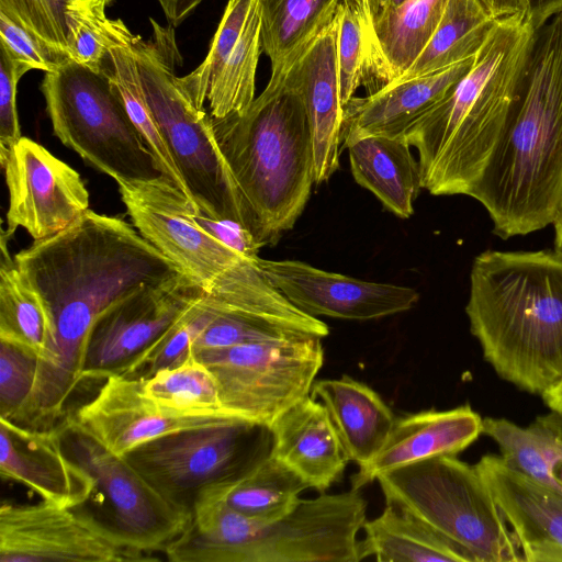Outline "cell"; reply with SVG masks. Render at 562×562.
Returning a JSON list of instances; mask_svg holds the SVG:
<instances>
[{"instance_id": "obj_1", "label": "cell", "mask_w": 562, "mask_h": 562, "mask_svg": "<svg viewBox=\"0 0 562 562\" xmlns=\"http://www.w3.org/2000/svg\"><path fill=\"white\" fill-rule=\"evenodd\" d=\"M13 259L42 301L56 338L50 359L38 364L23 423L52 428L82 382L85 348L97 318L144 288L186 274L133 225L92 210L59 233L34 240Z\"/></svg>"}, {"instance_id": "obj_2", "label": "cell", "mask_w": 562, "mask_h": 562, "mask_svg": "<svg viewBox=\"0 0 562 562\" xmlns=\"http://www.w3.org/2000/svg\"><path fill=\"white\" fill-rule=\"evenodd\" d=\"M562 188V13L535 31L501 137L470 196L503 239L552 224Z\"/></svg>"}, {"instance_id": "obj_3", "label": "cell", "mask_w": 562, "mask_h": 562, "mask_svg": "<svg viewBox=\"0 0 562 562\" xmlns=\"http://www.w3.org/2000/svg\"><path fill=\"white\" fill-rule=\"evenodd\" d=\"M465 313L499 378L538 395L562 378V254L481 252Z\"/></svg>"}, {"instance_id": "obj_4", "label": "cell", "mask_w": 562, "mask_h": 562, "mask_svg": "<svg viewBox=\"0 0 562 562\" xmlns=\"http://www.w3.org/2000/svg\"><path fill=\"white\" fill-rule=\"evenodd\" d=\"M533 34L525 13L499 19L469 71L405 134L430 194L470 196L505 126Z\"/></svg>"}, {"instance_id": "obj_5", "label": "cell", "mask_w": 562, "mask_h": 562, "mask_svg": "<svg viewBox=\"0 0 562 562\" xmlns=\"http://www.w3.org/2000/svg\"><path fill=\"white\" fill-rule=\"evenodd\" d=\"M211 121L246 229L262 247L276 244L301 216L315 183L313 140L300 97L269 81L246 112Z\"/></svg>"}, {"instance_id": "obj_6", "label": "cell", "mask_w": 562, "mask_h": 562, "mask_svg": "<svg viewBox=\"0 0 562 562\" xmlns=\"http://www.w3.org/2000/svg\"><path fill=\"white\" fill-rule=\"evenodd\" d=\"M150 22V38L133 34L131 46L145 99L188 198L200 213L236 222L246 229L240 196L216 143L210 114L194 104L176 75L181 57L175 31L153 19Z\"/></svg>"}, {"instance_id": "obj_7", "label": "cell", "mask_w": 562, "mask_h": 562, "mask_svg": "<svg viewBox=\"0 0 562 562\" xmlns=\"http://www.w3.org/2000/svg\"><path fill=\"white\" fill-rule=\"evenodd\" d=\"M385 504L423 521L472 562H520L521 552L475 465L441 456L380 474Z\"/></svg>"}, {"instance_id": "obj_8", "label": "cell", "mask_w": 562, "mask_h": 562, "mask_svg": "<svg viewBox=\"0 0 562 562\" xmlns=\"http://www.w3.org/2000/svg\"><path fill=\"white\" fill-rule=\"evenodd\" d=\"M54 134L117 184L166 178L109 78L74 60L41 86Z\"/></svg>"}, {"instance_id": "obj_9", "label": "cell", "mask_w": 562, "mask_h": 562, "mask_svg": "<svg viewBox=\"0 0 562 562\" xmlns=\"http://www.w3.org/2000/svg\"><path fill=\"white\" fill-rule=\"evenodd\" d=\"M271 447L269 427L231 418L154 438L123 457L161 496L191 514L201 491L243 479Z\"/></svg>"}, {"instance_id": "obj_10", "label": "cell", "mask_w": 562, "mask_h": 562, "mask_svg": "<svg viewBox=\"0 0 562 562\" xmlns=\"http://www.w3.org/2000/svg\"><path fill=\"white\" fill-rule=\"evenodd\" d=\"M194 355L213 373L225 412L269 428L311 395L324 363L318 337L243 344Z\"/></svg>"}, {"instance_id": "obj_11", "label": "cell", "mask_w": 562, "mask_h": 562, "mask_svg": "<svg viewBox=\"0 0 562 562\" xmlns=\"http://www.w3.org/2000/svg\"><path fill=\"white\" fill-rule=\"evenodd\" d=\"M351 488L300 499L291 513L273 521L239 515L229 562H359L358 535L367 521V501Z\"/></svg>"}, {"instance_id": "obj_12", "label": "cell", "mask_w": 562, "mask_h": 562, "mask_svg": "<svg viewBox=\"0 0 562 562\" xmlns=\"http://www.w3.org/2000/svg\"><path fill=\"white\" fill-rule=\"evenodd\" d=\"M205 301L216 314L195 339L193 352L251 342L323 339L329 334L324 322L297 308L276 289L255 261L244 260L224 271Z\"/></svg>"}, {"instance_id": "obj_13", "label": "cell", "mask_w": 562, "mask_h": 562, "mask_svg": "<svg viewBox=\"0 0 562 562\" xmlns=\"http://www.w3.org/2000/svg\"><path fill=\"white\" fill-rule=\"evenodd\" d=\"M155 560L89 513L44 501L0 506V562Z\"/></svg>"}, {"instance_id": "obj_14", "label": "cell", "mask_w": 562, "mask_h": 562, "mask_svg": "<svg viewBox=\"0 0 562 562\" xmlns=\"http://www.w3.org/2000/svg\"><path fill=\"white\" fill-rule=\"evenodd\" d=\"M58 425L67 454L94 479L106 496L113 528L145 552H164L188 527L191 514L168 502L124 457L108 450L67 417Z\"/></svg>"}, {"instance_id": "obj_15", "label": "cell", "mask_w": 562, "mask_h": 562, "mask_svg": "<svg viewBox=\"0 0 562 562\" xmlns=\"http://www.w3.org/2000/svg\"><path fill=\"white\" fill-rule=\"evenodd\" d=\"M117 186L132 225L203 292L246 258L198 223V209L167 178Z\"/></svg>"}, {"instance_id": "obj_16", "label": "cell", "mask_w": 562, "mask_h": 562, "mask_svg": "<svg viewBox=\"0 0 562 562\" xmlns=\"http://www.w3.org/2000/svg\"><path fill=\"white\" fill-rule=\"evenodd\" d=\"M203 294L188 277L144 288L105 310L83 353L81 381L121 373Z\"/></svg>"}, {"instance_id": "obj_17", "label": "cell", "mask_w": 562, "mask_h": 562, "mask_svg": "<svg viewBox=\"0 0 562 562\" xmlns=\"http://www.w3.org/2000/svg\"><path fill=\"white\" fill-rule=\"evenodd\" d=\"M1 166L9 190L8 237L22 227L34 240L47 238L90 210L80 175L31 138L22 136Z\"/></svg>"}, {"instance_id": "obj_18", "label": "cell", "mask_w": 562, "mask_h": 562, "mask_svg": "<svg viewBox=\"0 0 562 562\" xmlns=\"http://www.w3.org/2000/svg\"><path fill=\"white\" fill-rule=\"evenodd\" d=\"M272 285L304 313L349 321H369L411 310L416 290L328 272L299 260L256 259Z\"/></svg>"}, {"instance_id": "obj_19", "label": "cell", "mask_w": 562, "mask_h": 562, "mask_svg": "<svg viewBox=\"0 0 562 562\" xmlns=\"http://www.w3.org/2000/svg\"><path fill=\"white\" fill-rule=\"evenodd\" d=\"M68 420L117 456L154 438L217 425L234 416H180L159 407L143 391L142 380L113 373Z\"/></svg>"}, {"instance_id": "obj_20", "label": "cell", "mask_w": 562, "mask_h": 562, "mask_svg": "<svg viewBox=\"0 0 562 562\" xmlns=\"http://www.w3.org/2000/svg\"><path fill=\"white\" fill-rule=\"evenodd\" d=\"M269 81L282 82L300 97L313 140L315 183L328 180L339 168L342 150L336 15L284 75Z\"/></svg>"}, {"instance_id": "obj_21", "label": "cell", "mask_w": 562, "mask_h": 562, "mask_svg": "<svg viewBox=\"0 0 562 562\" xmlns=\"http://www.w3.org/2000/svg\"><path fill=\"white\" fill-rule=\"evenodd\" d=\"M0 474L24 484L42 501L81 506L94 492V479L65 451L59 425L36 429L0 417Z\"/></svg>"}, {"instance_id": "obj_22", "label": "cell", "mask_w": 562, "mask_h": 562, "mask_svg": "<svg viewBox=\"0 0 562 562\" xmlns=\"http://www.w3.org/2000/svg\"><path fill=\"white\" fill-rule=\"evenodd\" d=\"M525 562H562V496L510 468L501 456L475 464Z\"/></svg>"}, {"instance_id": "obj_23", "label": "cell", "mask_w": 562, "mask_h": 562, "mask_svg": "<svg viewBox=\"0 0 562 562\" xmlns=\"http://www.w3.org/2000/svg\"><path fill=\"white\" fill-rule=\"evenodd\" d=\"M483 434V418L470 405L425 409L396 417L375 456L359 465L351 488L360 490L390 470L441 457L456 456Z\"/></svg>"}, {"instance_id": "obj_24", "label": "cell", "mask_w": 562, "mask_h": 562, "mask_svg": "<svg viewBox=\"0 0 562 562\" xmlns=\"http://www.w3.org/2000/svg\"><path fill=\"white\" fill-rule=\"evenodd\" d=\"M474 56L417 78L394 82L344 105L342 149L366 136L405 137L471 68Z\"/></svg>"}, {"instance_id": "obj_25", "label": "cell", "mask_w": 562, "mask_h": 562, "mask_svg": "<svg viewBox=\"0 0 562 562\" xmlns=\"http://www.w3.org/2000/svg\"><path fill=\"white\" fill-rule=\"evenodd\" d=\"M270 429V454L310 488L325 493L340 481L349 459L327 409L312 395L285 411Z\"/></svg>"}, {"instance_id": "obj_26", "label": "cell", "mask_w": 562, "mask_h": 562, "mask_svg": "<svg viewBox=\"0 0 562 562\" xmlns=\"http://www.w3.org/2000/svg\"><path fill=\"white\" fill-rule=\"evenodd\" d=\"M311 395L325 406L349 461L358 465L375 456L396 418L373 389L349 375L315 380Z\"/></svg>"}, {"instance_id": "obj_27", "label": "cell", "mask_w": 562, "mask_h": 562, "mask_svg": "<svg viewBox=\"0 0 562 562\" xmlns=\"http://www.w3.org/2000/svg\"><path fill=\"white\" fill-rule=\"evenodd\" d=\"M346 148L356 182L396 216L413 215L414 200L423 187L419 162L406 138L366 136L352 140Z\"/></svg>"}, {"instance_id": "obj_28", "label": "cell", "mask_w": 562, "mask_h": 562, "mask_svg": "<svg viewBox=\"0 0 562 562\" xmlns=\"http://www.w3.org/2000/svg\"><path fill=\"white\" fill-rule=\"evenodd\" d=\"M448 0H405L371 24L372 94L398 79L420 54Z\"/></svg>"}, {"instance_id": "obj_29", "label": "cell", "mask_w": 562, "mask_h": 562, "mask_svg": "<svg viewBox=\"0 0 562 562\" xmlns=\"http://www.w3.org/2000/svg\"><path fill=\"white\" fill-rule=\"evenodd\" d=\"M483 434L514 470L562 496V417L551 412L522 427L505 418H483Z\"/></svg>"}, {"instance_id": "obj_30", "label": "cell", "mask_w": 562, "mask_h": 562, "mask_svg": "<svg viewBox=\"0 0 562 562\" xmlns=\"http://www.w3.org/2000/svg\"><path fill=\"white\" fill-rule=\"evenodd\" d=\"M363 559L379 562H472L470 555L432 528L386 504L384 510L363 525Z\"/></svg>"}, {"instance_id": "obj_31", "label": "cell", "mask_w": 562, "mask_h": 562, "mask_svg": "<svg viewBox=\"0 0 562 562\" xmlns=\"http://www.w3.org/2000/svg\"><path fill=\"white\" fill-rule=\"evenodd\" d=\"M262 50L278 79L335 18L341 0H257Z\"/></svg>"}, {"instance_id": "obj_32", "label": "cell", "mask_w": 562, "mask_h": 562, "mask_svg": "<svg viewBox=\"0 0 562 562\" xmlns=\"http://www.w3.org/2000/svg\"><path fill=\"white\" fill-rule=\"evenodd\" d=\"M498 20L479 0H448L434 34L394 82L429 75L475 56Z\"/></svg>"}, {"instance_id": "obj_33", "label": "cell", "mask_w": 562, "mask_h": 562, "mask_svg": "<svg viewBox=\"0 0 562 562\" xmlns=\"http://www.w3.org/2000/svg\"><path fill=\"white\" fill-rule=\"evenodd\" d=\"M308 485L289 467L269 454L249 474L234 483L204 488L228 508L259 521H273L292 512ZM199 493V494H200Z\"/></svg>"}, {"instance_id": "obj_34", "label": "cell", "mask_w": 562, "mask_h": 562, "mask_svg": "<svg viewBox=\"0 0 562 562\" xmlns=\"http://www.w3.org/2000/svg\"><path fill=\"white\" fill-rule=\"evenodd\" d=\"M0 339L35 353L40 363L47 362L55 348L52 321L35 291L24 279L1 239Z\"/></svg>"}, {"instance_id": "obj_35", "label": "cell", "mask_w": 562, "mask_h": 562, "mask_svg": "<svg viewBox=\"0 0 562 562\" xmlns=\"http://www.w3.org/2000/svg\"><path fill=\"white\" fill-rule=\"evenodd\" d=\"M261 52L260 11L258 1L254 0L240 36L226 56L207 95V113L212 120L243 114L254 102Z\"/></svg>"}, {"instance_id": "obj_36", "label": "cell", "mask_w": 562, "mask_h": 562, "mask_svg": "<svg viewBox=\"0 0 562 562\" xmlns=\"http://www.w3.org/2000/svg\"><path fill=\"white\" fill-rule=\"evenodd\" d=\"M132 37L133 34L128 41L109 49L101 70L106 75L113 89L121 98L131 121L157 160L165 177L188 196L181 175L145 99L131 46Z\"/></svg>"}, {"instance_id": "obj_37", "label": "cell", "mask_w": 562, "mask_h": 562, "mask_svg": "<svg viewBox=\"0 0 562 562\" xmlns=\"http://www.w3.org/2000/svg\"><path fill=\"white\" fill-rule=\"evenodd\" d=\"M142 386L159 407L176 415L233 416L222 406L213 373L192 350L177 367L142 380Z\"/></svg>"}, {"instance_id": "obj_38", "label": "cell", "mask_w": 562, "mask_h": 562, "mask_svg": "<svg viewBox=\"0 0 562 562\" xmlns=\"http://www.w3.org/2000/svg\"><path fill=\"white\" fill-rule=\"evenodd\" d=\"M337 64L342 108L360 86L374 79L371 23L359 0H341L337 13Z\"/></svg>"}, {"instance_id": "obj_39", "label": "cell", "mask_w": 562, "mask_h": 562, "mask_svg": "<svg viewBox=\"0 0 562 562\" xmlns=\"http://www.w3.org/2000/svg\"><path fill=\"white\" fill-rule=\"evenodd\" d=\"M106 5L103 0H75L67 10V53L71 60L97 71L109 49L132 36L123 21L106 16Z\"/></svg>"}, {"instance_id": "obj_40", "label": "cell", "mask_w": 562, "mask_h": 562, "mask_svg": "<svg viewBox=\"0 0 562 562\" xmlns=\"http://www.w3.org/2000/svg\"><path fill=\"white\" fill-rule=\"evenodd\" d=\"M215 314L216 310L202 294L172 326L119 374L146 380L160 370L182 363L191 352L195 339Z\"/></svg>"}, {"instance_id": "obj_41", "label": "cell", "mask_w": 562, "mask_h": 562, "mask_svg": "<svg viewBox=\"0 0 562 562\" xmlns=\"http://www.w3.org/2000/svg\"><path fill=\"white\" fill-rule=\"evenodd\" d=\"M254 0H228L205 59L193 71L179 77V83L194 104L205 109L207 95L223 63L244 29Z\"/></svg>"}, {"instance_id": "obj_42", "label": "cell", "mask_w": 562, "mask_h": 562, "mask_svg": "<svg viewBox=\"0 0 562 562\" xmlns=\"http://www.w3.org/2000/svg\"><path fill=\"white\" fill-rule=\"evenodd\" d=\"M38 357L0 339V417L21 424L38 373Z\"/></svg>"}, {"instance_id": "obj_43", "label": "cell", "mask_w": 562, "mask_h": 562, "mask_svg": "<svg viewBox=\"0 0 562 562\" xmlns=\"http://www.w3.org/2000/svg\"><path fill=\"white\" fill-rule=\"evenodd\" d=\"M75 0H0V10L52 46L67 53V10ZM68 54V53H67Z\"/></svg>"}, {"instance_id": "obj_44", "label": "cell", "mask_w": 562, "mask_h": 562, "mask_svg": "<svg viewBox=\"0 0 562 562\" xmlns=\"http://www.w3.org/2000/svg\"><path fill=\"white\" fill-rule=\"evenodd\" d=\"M0 47L12 58L29 65L32 69L50 72L70 60L60 50L26 29L11 14L0 10Z\"/></svg>"}, {"instance_id": "obj_45", "label": "cell", "mask_w": 562, "mask_h": 562, "mask_svg": "<svg viewBox=\"0 0 562 562\" xmlns=\"http://www.w3.org/2000/svg\"><path fill=\"white\" fill-rule=\"evenodd\" d=\"M32 68L12 58L0 47V162L22 137L16 110V89L20 78Z\"/></svg>"}, {"instance_id": "obj_46", "label": "cell", "mask_w": 562, "mask_h": 562, "mask_svg": "<svg viewBox=\"0 0 562 562\" xmlns=\"http://www.w3.org/2000/svg\"><path fill=\"white\" fill-rule=\"evenodd\" d=\"M193 216L212 236L244 257L249 259L259 257L258 254L262 246L240 224L227 220H216L195 210Z\"/></svg>"}, {"instance_id": "obj_47", "label": "cell", "mask_w": 562, "mask_h": 562, "mask_svg": "<svg viewBox=\"0 0 562 562\" xmlns=\"http://www.w3.org/2000/svg\"><path fill=\"white\" fill-rule=\"evenodd\" d=\"M525 5L526 16L535 31L562 13V0H525Z\"/></svg>"}, {"instance_id": "obj_48", "label": "cell", "mask_w": 562, "mask_h": 562, "mask_svg": "<svg viewBox=\"0 0 562 562\" xmlns=\"http://www.w3.org/2000/svg\"><path fill=\"white\" fill-rule=\"evenodd\" d=\"M496 19H503L519 13L526 14L525 0H479Z\"/></svg>"}, {"instance_id": "obj_49", "label": "cell", "mask_w": 562, "mask_h": 562, "mask_svg": "<svg viewBox=\"0 0 562 562\" xmlns=\"http://www.w3.org/2000/svg\"><path fill=\"white\" fill-rule=\"evenodd\" d=\"M166 16L177 26L180 24L193 10V0H158Z\"/></svg>"}, {"instance_id": "obj_50", "label": "cell", "mask_w": 562, "mask_h": 562, "mask_svg": "<svg viewBox=\"0 0 562 562\" xmlns=\"http://www.w3.org/2000/svg\"><path fill=\"white\" fill-rule=\"evenodd\" d=\"M370 23H374L385 13L394 10L405 0H359Z\"/></svg>"}, {"instance_id": "obj_51", "label": "cell", "mask_w": 562, "mask_h": 562, "mask_svg": "<svg viewBox=\"0 0 562 562\" xmlns=\"http://www.w3.org/2000/svg\"><path fill=\"white\" fill-rule=\"evenodd\" d=\"M541 396L547 407L562 417V378L550 386Z\"/></svg>"}, {"instance_id": "obj_52", "label": "cell", "mask_w": 562, "mask_h": 562, "mask_svg": "<svg viewBox=\"0 0 562 562\" xmlns=\"http://www.w3.org/2000/svg\"><path fill=\"white\" fill-rule=\"evenodd\" d=\"M552 225L554 226V250L562 254V188L560 191L557 209L554 212V217L552 221Z\"/></svg>"}, {"instance_id": "obj_53", "label": "cell", "mask_w": 562, "mask_h": 562, "mask_svg": "<svg viewBox=\"0 0 562 562\" xmlns=\"http://www.w3.org/2000/svg\"><path fill=\"white\" fill-rule=\"evenodd\" d=\"M202 0H193V8L195 9Z\"/></svg>"}, {"instance_id": "obj_54", "label": "cell", "mask_w": 562, "mask_h": 562, "mask_svg": "<svg viewBox=\"0 0 562 562\" xmlns=\"http://www.w3.org/2000/svg\"><path fill=\"white\" fill-rule=\"evenodd\" d=\"M106 2V4H110L113 0H103Z\"/></svg>"}]
</instances>
